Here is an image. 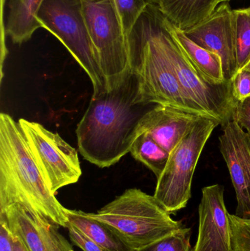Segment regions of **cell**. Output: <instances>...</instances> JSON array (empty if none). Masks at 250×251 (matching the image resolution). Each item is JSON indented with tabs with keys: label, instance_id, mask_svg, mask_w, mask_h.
Segmentation results:
<instances>
[{
	"label": "cell",
	"instance_id": "cell-1",
	"mask_svg": "<svg viewBox=\"0 0 250 251\" xmlns=\"http://www.w3.org/2000/svg\"><path fill=\"white\" fill-rule=\"evenodd\" d=\"M149 105L139 101L135 73L117 88L92 98L76 128L81 154L101 168L117 163L130 152Z\"/></svg>",
	"mask_w": 250,
	"mask_h": 251
},
{
	"label": "cell",
	"instance_id": "cell-2",
	"mask_svg": "<svg viewBox=\"0 0 250 251\" xmlns=\"http://www.w3.org/2000/svg\"><path fill=\"white\" fill-rule=\"evenodd\" d=\"M20 203L67 228L66 208L48 188L23 130L10 115H0V209Z\"/></svg>",
	"mask_w": 250,
	"mask_h": 251
},
{
	"label": "cell",
	"instance_id": "cell-3",
	"mask_svg": "<svg viewBox=\"0 0 250 251\" xmlns=\"http://www.w3.org/2000/svg\"><path fill=\"white\" fill-rule=\"evenodd\" d=\"M171 65L183 96L194 111L223 126L233 120L236 100L232 82H216L192 63L164 22L157 4L148 3L140 16Z\"/></svg>",
	"mask_w": 250,
	"mask_h": 251
},
{
	"label": "cell",
	"instance_id": "cell-4",
	"mask_svg": "<svg viewBox=\"0 0 250 251\" xmlns=\"http://www.w3.org/2000/svg\"><path fill=\"white\" fill-rule=\"evenodd\" d=\"M88 214L113 227L135 250L182 227L154 196L136 188L126 190L96 213Z\"/></svg>",
	"mask_w": 250,
	"mask_h": 251
},
{
	"label": "cell",
	"instance_id": "cell-5",
	"mask_svg": "<svg viewBox=\"0 0 250 251\" xmlns=\"http://www.w3.org/2000/svg\"><path fill=\"white\" fill-rule=\"evenodd\" d=\"M129 42L134 73L138 79L139 102L196 113L186 101L167 57L141 17L129 35Z\"/></svg>",
	"mask_w": 250,
	"mask_h": 251
},
{
	"label": "cell",
	"instance_id": "cell-6",
	"mask_svg": "<svg viewBox=\"0 0 250 251\" xmlns=\"http://www.w3.org/2000/svg\"><path fill=\"white\" fill-rule=\"evenodd\" d=\"M82 3L107 91H112L134 74L129 38L114 0H82Z\"/></svg>",
	"mask_w": 250,
	"mask_h": 251
},
{
	"label": "cell",
	"instance_id": "cell-7",
	"mask_svg": "<svg viewBox=\"0 0 250 251\" xmlns=\"http://www.w3.org/2000/svg\"><path fill=\"white\" fill-rule=\"evenodd\" d=\"M37 18L41 27L57 37L85 71L93 87L92 98L107 91L82 0H44Z\"/></svg>",
	"mask_w": 250,
	"mask_h": 251
},
{
	"label": "cell",
	"instance_id": "cell-8",
	"mask_svg": "<svg viewBox=\"0 0 250 251\" xmlns=\"http://www.w3.org/2000/svg\"><path fill=\"white\" fill-rule=\"evenodd\" d=\"M217 121L202 117L170 153L167 165L157 178L154 198L169 212L186 207L192 196V178L205 143Z\"/></svg>",
	"mask_w": 250,
	"mask_h": 251
},
{
	"label": "cell",
	"instance_id": "cell-9",
	"mask_svg": "<svg viewBox=\"0 0 250 251\" xmlns=\"http://www.w3.org/2000/svg\"><path fill=\"white\" fill-rule=\"evenodd\" d=\"M31 153L49 190L56 194L62 187L75 184L82 176L78 152L57 133L36 122L21 119Z\"/></svg>",
	"mask_w": 250,
	"mask_h": 251
},
{
	"label": "cell",
	"instance_id": "cell-10",
	"mask_svg": "<svg viewBox=\"0 0 250 251\" xmlns=\"http://www.w3.org/2000/svg\"><path fill=\"white\" fill-rule=\"evenodd\" d=\"M183 32L198 45L221 58L225 80L231 82L238 73V64L233 10L229 3H222L211 16Z\"/></svg>",
	"mask_w": 250,
	"mask_h": 251
},
{
	"label": "cell",
	"instance_id": "cell-11",
	"mask_svg": "<svg viewBox=\"0 0 250 251\" xmlns=\"http://www.w3.org/2000/svg\"><path fill=\"white\" fill-rule=\"evenodd\" d=\"M10 231L23 242L29 251H74L59 231L60 226L45 219L20 203L0 209Z\"/></svg>",
	"mask_w": 250,
	"mask_h": 251
},
{
	"label": "cell",
	"instance_id": "cell-12",
	"mask_svg": "<svg viewBox=\"0 0 250 251\" xmlns=\"http://www.w3.org/2000/svg\"><path fill=\"white\" fill-rule=\"evenodd\" d=\"M220 152L227 164L236 192L237 206L235 215L250 219V143L247 133L235 121L223 126Z\"/></svg>",
	"mask_w": 250,
	"mask_h": 251
},
{
	"label": "cell",
	"instance_id": "cell-13",
	"mask_svg": "<svg viewBox=\"0 0 250 251\" xmlns=\"http://www.w3.org/2000/svg\"><path fill=\"white\" fill-rule=\"evenodd\" d=\"M198 211L199 233L193 251H232L224 187L220 184L204 187Z\"/></svg>",
	"mask_w": 250,
	"mask_h": 251
},
{
	"label": "cell",
	"instance_id": "cell-14",
	"mask_svg": "<svg viewBox=\"0 0 250 251\" xmlns=\"http://www.w3.org/2000/svg\"><path fill=\"white\" fill-rule=\"evenodd\" d=\"M202 117L205 116L170 106L157 104L141 119L136 137L142 133L148 134L170 153Z\"/></svg>",
	"mask_w": 250,
	"mask_h": 251
},
{
	"label": "cell",
	"instance_id": "cell-15",
	"mask_svg": "<svg viewBox=\"0 0 250 251\" xmlns=\"http://www.w3.org/2000/svg\"><path fill=\"white\" fill-rule=\"evenodd\" d=\"M223 0H158L161 13L176 27L185 31L211 16Z\"/></svg>",
	"mask_w": 250,
	"mask_h": 251
},
{
	"label": "cell",
	"instance_id": "cell-16",
	"mask_svg": "<svg viewBox=\"0 0 250 251\" xmlns=\"http://www.w3.org/2000/svg\"><path fill=\"white\" fill-rule=\"evenodd\" d=\"M69 222L107 251H135L108 224L98 221L82 211L66 209Z\"/></svg>",
	"mask_w": 250,
	"mask_h": 251
},
{
	"label": "cell",
	"instance_id": "cell-17",
	"mask_svg": "<svg viewBox=\"0 0 250 251\" xmlns=\"http://www.w3.org/2000/svg\"><path fill=\"white\" fill-rule=\"evenodd\" d=\"M44 0H10L6 24V33L15 44H21L30 39L34 32L41 27L38 12Z\"/></svg>",
	"mask_w": 250,
	"mask_h": 251
},
{
	"label": "cell",
	"instance_id": "cell-18",
	"mask_svg": "<svg viewBox=\"0 0 250 251\" xmlns=\"http://www.w3.org/2000/svg\"><path fill=\"white\" fill-rule=\"evenodd\" d=\"M164 19L167 27L192 63L211 80L216 82H226L221 58L215 53L194 42L186 36L183 30L176 27L164 16Z\"/></svg>",
	"mask_w": 250,
	"mask_h": 251
},
{
	"label": "cell",
	"instance_id": "cell-19",
	"mask_svg": "<svg viewBox=\"0 0 250 251\" xmlns=\"http://www.w3.org/2000/svg\"><path fill=\"white\" fill-rule=\"evenodd\" d=\"M134 158L148 167L158 178L167 165L170 153L145 133L139 134L131 146Z\"/></svg>",
	"mask_w": 250,
	"mask_h": 251
},
{
	"label": "cell",
	"instance_id": "cell-20",
	"mask_svg": "<svg viewBox=\"0 0 250 251\" xmlns=\"http://www.w3.org/2000/svg\"><path fill=\"white\" fill-rule=\"evenodd\" d=\"M238 72L250 60V7L233 10Z\"/></svg>",
	"mask_w": 250,
	"mask_h": 251
},
{
	"label": "cell",
	"instance_id": "cell-21",
	"mask_svg": "<svg viewBox=\"0 0 250 251\" xmlns=\"http://www.w3.org/2000/svg\"><path fill=\"white\" fill-rule=\"evenodd\" d=\"M191 229L182 226L177 231L135 251H191Z\"/></svg>",
	"mask_w": 250,
	"mask_h": 251
},
{
	"label": "cell",
	"instance_id": "cell-22",
	"mask_svg": "<svg viewBox=\"0 0 250 251\" xmlns=\"http://www.w3.org/2000/svg\"><path fill=\"white\" fill-rule=\"evenodd\" d=\"M125 32L129 38L136 22L146 9V0H114Z\"/></svg>",
	"mask_w": 250,
	"mask_h": 251
},
{
	"label": "cell",
	"instance_id": "cell-23",
	"mask_svg": "<svg viewBox=\"0 0 250 251\" xmlns=\"http://www.w3.org/2000/svg\"><path fill=\"white\" fill-rule=\"evenodd\" d=\"M232 251H250V219L229 214Z\"/></svg>",
	"mask_w": 250,
	"mask_h": 251
},
{
	"label": "cell",
	"instance_id": "cell-24",
	"mask_svg": "<svg viewBox=\"0 0 250 251\" xmlns=\"http://www.w3.org/2000/svg\"><path fill=\"white\" fill-rule=\"evenodd\" d=\"M233 120L240 126L248 134L250 143V96L236 101L233 113Z\"/></svg>",
	"mask_w": 250,
	"mask_h": 251
},
{
	"label": "cell",
	"instance_id": "cell-25",
	"mask_svg": "<svg viewBox=\"0 0 250 251\" xmlns=\"http://www.w3.org/2000/svg\"><path fill=\"white\" fill-rule=\"evenodd\" d=\"M233 97L236 101H240L250 96V72L242 69L231 81Z\"/></svg>",
	"mask_w": 250,
	"mask_h": 251
},
{
	"label": "cell",
	"instance_id": "cell-26",
	"mask_svg": "<svg viewBox=\"0 0 250 251\" xmlns=\"http://www.w3.org/2000/svg\"><path fill=\"white\" fill-rule=\"evenodd\" d=\"M69 237L73 244L80 248L83 251H107L91 238L85 235L79 228H76L73 224H68Z\"/></svg>",
	"mask_w": 250,
	"mask_h": 251
},
{
	"label": "cell",
	"instance_id": "cell-27",
	"mask_svg": "<svg viewBox=\"0 0 250 251\" xmlns=\"http://www.w3.org/2000/svg\"><path fill=\"white\" fill-rule=\"evenodd\" d=\"M0 251H15L13 234L2 217H0Z\"/></svg>",
	"mask_w": 250,
	"mask_h": 251
},
{
	"label": "cell",
	"instance_id": "cell-28",
	"mask_svg": "<svg viewBox=\"0 0 250 251\" xmlns=\"http://www.w3.org/2000/svg\"><path fill=\"white\" fill-rule=\"evenodd\" d=\"M13 234V233H12ZM13 240H14L15 251H29L23 242L17 236L13 234Z\"/></svg>",
	"mask_w": 250,
	"mask_h": 251
},
{
	"label": "cell",
	"instance_id": "cell-29",
	"mask_svg": "<svg viewBox=\"0 0 250 251\" xmlns=\"http://www.w3.org/2000/svg\"><path fill=\"white\" fill-rule=\"evenodd\" d=\"M243 69H245V70L250 71V60L249 63H248V64H247L246 66H245V67Z\"/></svg>",
	"mask_w": 250,
	"mask_h": 251
},
{
	"label": "cell",
	"instance_id": "cell-30",
	"mask_svg": "<svg viewBox=\"0 0 250 251\" xmlns=\"http://www.w3.org/2000/svg\"><path fill=\"white\" fill-rule=\"evenodd\" d=\"M230 0H223V2H228Z\"/></svg>",
	"mask_w": 250,
	"mask_h": 251
}]
</instances>
